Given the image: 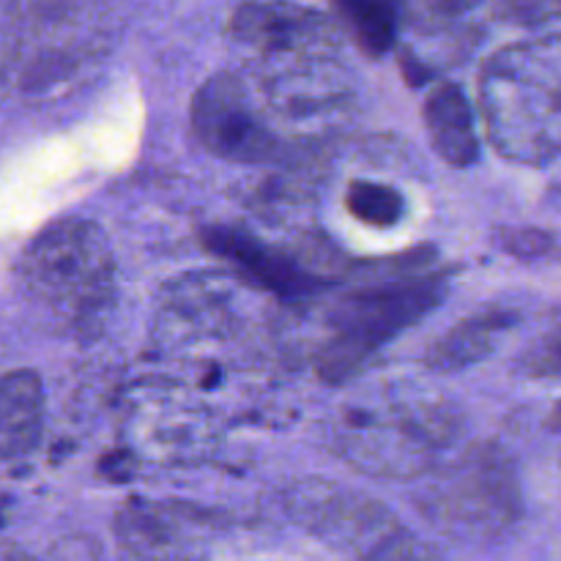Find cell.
<instances>
[{
  "label": "cell",
  "mask_w": 561,
  "mask_h": 561,
  "mask_svg": "<svg viewBox=\"0 0 561 561\" xmlns=\"http://www.w3.org/2000/svg\"><path fill=\"white\" fill-rule=\"evenodd\" d=\"M433 250L405 261H389L383 272L365 274L323 316L312 351L318 376L345 383L387 348L394 337L420 323L447 294V272L433 268Z\"/></svg>",
  "instance_id": "obj_1"
},
{
  "label": "cell",
  "mask_w": 561,
  "mask_h": 561,
  "mask_svg": "<svg viewBox=\"0 0 561 561\" xmlns=\"http://www.w3.org/2000/svg\"><path fill=\"white\" fill-rule=\"evenodd\" d=\"M427 137L438 157L453 168H469L480 157V137L474 129V107L466 91L455 82L436 85L425 99Z\"/></svg>",
  "instance_id": "obj_11"
},
{
  "label": "cell",
  "mask_w": 561,
  "mask_h": 561,
  "mask_svg": "<svg viewBox=\"0 0 561 561\" xmlns=\"http://www.w3.org/2000/svg\"><path fill=\"white\" fill-rule=\"evenodd\" d=\"M192 129L201 146L236 164L277 162L283 140L268 121V104L255 80L219 71L192 99Z\"/></svg>",
  "instance_id": "obj_8"
},
{
  "label": "cell",
  "mask_w": 561,
  "mask_h": 561,
  "mask_svg": "<svg viewBox=\"0 0 561 561\" xmlns=\"http://www.w3.org/2000/svg\"><path fill=\"white\" fill-rule=\"evenodd\" d=\"M228 33L239 47L250 49L266 71L257 85L310 82L323 75L340 49V31L332 16L288 0H252L241 3L228 22ZM285 85L283 91H288ZM263 93V96H279Z\"/></svg>",
  "instance_id": "obj_6"
},
{
  "label": "cell",
  "mask_w": 561,
  "mask_h": 561,
  "mask_svg": "<svg viewBox=\"0 0 561 561\" xmlns=\"http://www.w3.org/2000/svg\"><path fill=\"white\" fill-rule=\"evenodd\" d=\"M515 323H518L515 310L485 307V310L455 323L447 334H442L427 351V365L444 373L477 365L496 351V345Z\"/></svg>",
  "instance_id": "obj_12"
},
{
  "label": "cell",
  "mask_w": 561,
  "mask_h": 561,
  "mask_svg": "<svg viewBox=\"0 0 561 561\" xmlns=\"http://www.w3.org/2000/svg\"><path fill=\"white\" fill-rule=\"evenodd\" d=\"M345 206L359 222L370 225V228H392L403 219L405 197L394 186L359 179L348 186Z\"/></svg>",
  "instance_id": "obj_14"
},
{
  "label": "cell",
  "mask_w": 561,
  "mask_h": 561,
  "mask_svg": "<svg viewBox=\"0 0 561 561\" xmlns=\"http://www.w3.org/2000/svg\"><path fill=\"white\" fill-rule=\"evenodd\" d=\"M201 241L211 255L222 257L233 268L236 277L285 301L310 299L340 277L334 252L310 247V241L285 244V241L261 239L236 225L203 228Z\"/></svg>",
  "instance_id": "obj_7"
},
{
  "label": "cell",
  "mask_w": 561,
  "mask_h": 561,
  "mask_svg": "<svg viewBox=\"0 0 561 561\" xmlns=\"http://www.w3.org/2000/svg\"><path fill=\"white\" fill-rule=\"evenodd\" d=\"M44 387L38 373L0 376V460H25L42 442Z\"/></svg>",
  "instance_id": "obj_10"
},
{
  "label": "cell",
  "mask_w": 561,
  "mask_h": 561,
  "mask_svg": "<svg viewBox=\"0 0 561 561\" xmlns=\"http://www.w3.org/2000/svg\"><path fill=\"white\" fill-rule=\"evenodd\" d=\"M27 299L64 332H96L115 301V257L102 228L69 217L47 225L20 261Z\"/></svg>",
  "instance_id": "obj_3"
},
{
  "label": "cell",
  "mask_w": 561,
  "mask_h": 561,
  "mask_svg": "<svg viewBox=\"0 0 561 561\" xmlns=\"http://www.w3.org/2000/svg\"><path fill=\"white\" fill-rule=\"evenodd\" d=\"M332 22L367 58H383L403 36L405 0H329Z\"/></svg>",
  "instance_id": "obj_13"
},
{
  "label": "cell",
  "mask_w": 561,
  "mask_h": 561,
  "mask_svg": "<svg viewBox=\"0 0 561 561\" xmlns=\"http://www.w3.org/2000/svg\"><path fill=\"white\" fill-rule=\"evenodd\" d=\"M480 107L491 142L520 164H548L561 142V60L557 33L507 44L480 75Z\"/></svg>",
  "instance_id": "obj_2"
},
{
  "label": "cell",
  "mask_w": 561,
  "mask_h": 561,
  "mask_svg": "<svg viewBox=\"0 0 561 561\" xmlns=\"http://www.w3.org/2000/svg\"><path fill=\"white\" fill-rule=\"evenodd\" d=\"M480 0H405L403 25L420 31H455V22L471 11Z\"/></svg>",
  "instance_id": "obj_15"
},
{
  "label": "cell",
  "mask_w": 561,
  "mask_h": 561,
  "mask_svg": "<svg viewBox=\"0 0 561 561\" xmlns=\"http://www.w3.org/2000/svg\"><path fill=\"white\" fill-rule=\"evenodd\" d=\"M458 414L431 394H387L340 411L337 453L367 474L414 477L455 442Z\"/></svg>",
  "instance_id": "obj_4"
},
{
  "label": "cell",
  "mask_w": 561,
  "mask_h": 561,
  "mask_svg": "<svg viewBox=\"0 0 561 561\" xmlns=\"http://www.w3.org/2000/svg\"><path fill=\"white\" fill-rule=\"evenodd\" d=\"M502 244L507 247V252H513V255L526 257V247H531V255H542L546 250H551L553 241L551 236H546L542 230H513L510 236H504Z\"/></svg>",
  "instance_id": "obj_17"
},
{
  "label": "cell",
  "mask_w": 561,
  "mask_h": 561,
  "mask_svg": "<svg viewBox=\"0 0 561 561\" xmlns=\"http://www.w3.org/2000/svg\"><path fill=\"white\" fill-rule=\"evenodd\" d=\"M416 504L442 535L460 542L499 540L524 510L513 458L491 442L463 449L438 469Z\"/></svg>",
  "instance_id": "obj_5"
},
{
  "label": "cell",
  "mask_w": 561,
  "mask_h": 561,
  "mask_svg": "<svg viewBox=\"0 0 561 561\" xmlns=\"http://www.w3.org/2000/svg\"><path fill=\"white\" fill-rule=\"evenodd\" d=\"M496 11L518 25H542L557 20L559 0H496Z\"/></svg>",
  "instance_id": "obj_16"
},
{
  "label": "cell",
  "mask_w": 561,
  "mask_h": 561,
  "mask_svg": "<svg viewBox=\"0 0 561 561\" xmlns=\"http://www.w3.org/2000/svg\"><path fill=\"white\" fill-rule=\"evenodd\" d=\"M201 518L190 507L131 499L115 515L121 561H203Z\"/></svg>",
  "instance_id": "obj_9"
},
{
  "label": "cell",
  "mask_w": 561,
  "mask_h": 561,
  "mask_svg": "<svg viewBox=\"0 0 561 561\" xmlns=\"http://www.w3.org/2000/svg\"><path fill=\"white\" fill-rule=\"evenodd\" d=\"M0 561H3V559H0Z\"/></svg>",
  "instance_id": "obj_18"
}]
</instances>
